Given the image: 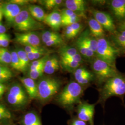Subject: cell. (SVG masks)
Masks as SVG:
<instances>
[{"mask_svg": "<svg viewBox=\"0 0 125 125\" xmlns=\"http://www.w3.org/2000/svg\"><path fill=\"white\" fill-rule=\"evenodd\" d=\"M20 80L21 82L28 97L31 99L37 98V83L35 80L29 77H20Z\"/></svg>", "mask_w": 125, "mask_h": 125, "instance_id": "2e32d148", "label": "cell"}, {"mask_svg": "<svg viewBox=\"0 0 125 125\" xmlns=\"http://www.w3.org/2000/svg\"><path fill=\"white\" fill-rule=\"evenodd\" d=\"M28 96L23 86L17 83L9 87L7 94V100L9 104L14 107H22L28 101Z\"/></svg>", "mask_w": 125, "mask_h": 125, "instance_id": "52a82bcc", "label": "cell"}, {"mask_svg": "<svg viewBox=\"0 0 125 125\" xmlns=\"http://www.w3.org/2000/svg\"><path fill=\"white\" fill-rule=\"evenodd\" d=\"M75 81L76 82L86 76H88L92 74L91 72L86 69L84 67H79L73 72Z\"/></svg>", "mask_w": 125, "mask_h": 125, "instance_id": "4dcf8cb0", "label": "cell"}, {"mask_svg": "<svg viewBox=\"0 0 125 125\" xmlns=\"http://www.w3.org/2000/svg\"><path fill=\"white\" fill-rule=\"evenodd\" d=\"M117 29L119 30H125V26L122 25H118L117 27Z\"/></svg>", "mask_w": 125, "mask_h": 125, "instance_id": "f6af8a7d", "label": "cell"}, {"mask_svg": "<svg viewBox=\"0 0 125 125\" xmlns=\"http://www.w3.org/2000/svg\"><path fill=\"white\" fill-rule=\"evenodd\" d=\"M64 5L67 9L76 13L80 17H86V1L83 0H66Z\"/></svg>", "mask_w": 125, "mask_h": 125, "instance_id": "4fadbf2b", "label": "cell"}, {"mask_svg": "<svg viewBox=\"0 0 125 125\" xmlns=\"http://www.w3.org/2000/svg\"><path fill=\"white\" fill-rule=\"evenodd\" d=\"M61 36V35L57 32L45 30L42 32L41 34V39L42 42L45 44L50 40H52Z\"/></svg>", "mask_w": 125, "mask_h": 125, "instance_id": "f1b7e54d", "label": "cell"}, {"mask_svg": "<svg viewBox=\"0 0 125 125\" xmlns=\"http://www.w3.org/2000/svg\"><path fill=\"white\" fill-rule=\"evenodd\" d=\"M13 25L16 30L22 32L34 31L44 27L43 25L31 16L27 9L21 11L15 19Z\"/></svg>", "mask_w": 125, "mask_h": 125, "instance_id": "8992f818", "label": "cell"}, {"mask_svg": "<svg viewBox=\"0 0 125 125\" xmlns=\"http://www.w3.org/2000/svg\"><path fill=\"white\" fill-rule=\"evenodd\" d=\"M80 62L73 59H60V65L65 71L73 72L76 69L80 67Z\"/></svg>", "mask_w": 125, "mask_h": 125, "instance_id": "d4e9b609", "label": "cell"}, {"mask_svg": "<svg viewBox=\"0 0 125 125\" xmlns=\"http://www.w3.org/2000/svg\"><path fill=\"white\" fill-rule=\"evenodd\" d=\"M83 87L75 81H72L65 85L57 96L58 104L67 112L72 114L77 106L81 102V98L84 93Z\"/></svg>", "mask_w": 125, "mask_h": 125, "instance_id": "6da1fadb", "label": "cell"}, {"mask_svg": "<svg viewBox=\"0 0 125 125\" xmlns=\"http://www.w3.org/2000/svg\"><path fill=\"white\" fill-rule=\"evenodd\" d=\"M58 52L60 59H73L81 63L83 61L82 56L75 47L64 45L59 48Z\"/></svg>", "mask_w": 125, "mask_h": 125, "instance_id": "5bb4252c", "label": "cell"}, {"mask_svg": "<svg viewBox=\"0 0 125 125\" xmlns=\"http://www.w3.org/2000/svg\"><path fill=\"white\" fill-rule=\"evenodd\" d=\"M97 41L96 57L116 68V60L121 56L119 51L113 45L110 40L105 37L98 39Z\"/></svg>", "mask_w": 125, "mask_h": 125, "instance_id": "277c9868", "label": "cell"}, {"mask_svg": "<svg viewBox=\"0 0 125 125\" xmlns=\"http://www.w3.org/2000/svg\"><path fill=\"white\" fill-rule=\"evenodd\" d=\"M49 56V54H48L39 59L32 61L29 65V71H34L44 68L45 62Z\"/></svg>", "mask_w": 125, "mask_h": 125, "instance_id": "83f0119b", "label": "cell"}, {"mask_svg": "<svg viewBox=\"0 0 125 125\" xmlns=\"http://www.w3.org/2000/svg\"><path fill=\"white\" fill-rule=\"evenodd\" d=\"M11 72L12 71L7 66L0 63V74L9 73Z\"/></svg>", "mask_w": 125, "mask_h": 125, "instance_id": "b9f144b4", "label": "cell"}, {"mask_svg": "<svg viewBox=\"0 0 125 125\" xmlns=\"http://www.w3.org/2000/svg\"><path fill=\"white\" fill-rule=\"evenodd\" d=\"M83 36L86 43L88 45L90 49L95 54L97 52L98 41L97 39L92 36L88 30H86L81 34Z\"/></svg>", "mask_w": 125, "mask_h": 125, "instance_id": "cb8c5ba5", "label": "cell"}, {"mask_svg": "<svg viewBox=\"0 0 125 125\" xmlns=\"http://www.w3.org/2000/svg\"><path fill=\"white\" fill-rule=\"evenodd\" d=\"M68 125H87L85 121H82L76 116L73 117L68 121Z\"/></svg>", "mask_w": 125, "mask_h": 125, "instance_id": "74e56055", "label": "cell"}, {"mask_svg": "<svg viewBox=\"0 0 125 125\" xmlns=\"http://www.w3.org/2000/svg\"><path fill=\"white\" fill-rule=\"evenodd\" d=\"M91 13L93 14L94 18L110 34L114 33L117 31V27L113 18L110 14L94 9L91 10Z\"/></svg>", "mask_w": 125, "mask_h": 125, "instance_id": "9c48e42d", "label": "cell"}, {"mask_svg": "<svg viewBox=\"0 0 125 125\" xmlns=\"http://www.w3.org/2000/svg\"><path fill=\"white\" fill-rule=\"evenodd\" d=\"M47 10L56 9L59 7L63 2L62 0H44L40 1Z\"/></svg>", "mask_w": 125, "mask_h": 125, "instance_id": "f546056e", "label": "cell"}, {"mask_svg": "<svg viewBox=\"0 0 125 125\" xmlns=\"http://www.w3.org/2000/svg\"><path fill=\"white\" fill-rule=\"evenodd\" d=\"M0 7L6 21L10 25L13 24L15 19L22 10L20 6L10 2H3Z\"/></svg>", "mask_w": 125, "mask_h": 125, "instance_id": "8fae6325", "label": "cell"}, {"mask_svg": "<svg viewBox=\"0 0 125 125\" xmlns=\"http://www.w3.org/2000/svg\"><path fill=\"white\" fill-rule=\"evenodd\" d=\"M0 47H1V42L0 40Z\"/></svg>", "mask_w": 125, "mask_h": 125, "instance_id": "c3c4849f", "label": "cell"}, {"mask_svg": "<svg viewBox=\"0 0 125 125\" xmlns=\"http://www.w3.org/2000/svg\"><path fill=\"white\" fill-rule=\"evenodd\" d=\"M80 21V17H72V18H67L64 19H62L61 24L62 26L67 27L76 23L79 22Z\"/></svg>", "mask_w": 125, "mask_h": 125, "instance_id": "e575fe53", "label": "cell"}, {"mask_svg": "<svg viewBox=\"0 0 125 125\" xmlns=\"http://www.w3.org/2000/svg\"><path fill=\"white\" fill-rule=\"evenodd\" d=\"M37 83V99L41 103H45L58 94L62 82L60 79L51 76H42Z\"/></svg>", "mask_w": 125, "mask_h": 125, "instance_id": "3957f363", "label": "cell"}, {"mask_svg": "<svg viewBox=\"0 0 125 125\" xmlns=\"http://www.w3.org/2000/svg\"><path fill=\"white\" fill-rule=\"evenodd\" d=\"M18 56L21 64V72H25L29 67V60L28 58L27 53L24 49L21 48H17L15 50Z\"/></svg>", "mask_w": 125, "mask_h": 125, "instance_id": "484cf974", "label": "cell"}, {"mask_svg": "<svg viewBox=\"0 0 125 125\" xmlns=\"http://www.w3.org/2000/svg\"><path fill=\"white\" fill-rule=\"evenodd\" d=\"M3 13H2V12L1 8H0V22L2 20V18H3Z\"/></svg>", "mask_w": 125, "mask_h": 125, "instance_id": "bcb514c9", "label": "cell"}, {"mask_svg": "<svg viewBox=\"0 0 125 125\" xmlns=\"http://www.w3.org/2000/svg\"><path fill=\"white\" fill-rule=\"evenodd\" d=\"M43 22L54 30H58L62 26V17L60 13L58 11H54L46 14Z\"/></svg>", "mask_w": 125, "mask_h": 125, "instance_id": "e0dca14e", "label": "cell"}, {"mask_svg": "<svg viewBox=\"0 0 125 125\" xmlns=\"http://www.w3.org/2000/svg\"><path fill=\"white\" fill-rule=\"evenodd\" d=\"M22 123L23 125H42L40 117L34 111L26 114L23 118Z\"/></svg>", "mask_w": 125, "mask_h": 125, "instance_id": "603a6c76", "label": "cell"}, {"mask_svg": "<svg viewBox=\"0 0 125 125\" xmlns=\"http://www.w3.org/2000/svg\"><path fill=\"white\" fill-rule=\"evenodd\" d=\"M60 59L55 55L49 56L45 62L44 71L47 75H51L58 71L60 67Z\"/></svg>", "mask_w": 125, "mask_h": 125, "instance_id": "d6986e66", "label": "cell"}, {"mask_svg": "<svg viewBox=\"0 0 125 125\" xmlns=\"http://www.w3.org/2000/svg\"><path fill=\"white\" fill-rule=\"evenodd\" d=\"M6 90H7V86L3 83H0V100L2 98Z\"/></svg>", "mask_w": 125, "mask_h": 125, "instance_id": "7bdbcfd3", "label": "cell"}, {"mask_svg": "<svg viewBox=\"0 0 125 125\" xmlns=\"http://www.w3.org/2000/svg\"><path fill=\"white\" fill-rule=\"evenodd\" d=\"M11 66L13 69L21 72V64L18 58V55L15 50L11 52Z\"/></svg>", "mask_w": 125, "mask_h": 125, "instance_id": "1f68e13d", "label": "cell"}, {"mask_svg": "<svg viewBox=\"0 0 125 125\" xmlns=\"http://www.w3.org/2000/svg\"><path fill=\"white\" fill-rule=\"evenodd\" d=\"M14 40L19 44L24 46H41V39L39 35L34 31L15 33Z\"/></svg>", "mask_w": 125, "mask_h": 125, "instance_id": "30bf717a", "label": "cell"}, {"mask_svg": "<svg viewBox=\"0 0 125 125\" xmlns=\"http://www.w3.org/2000/svg\"><path fill=\"white\" fill-rule=\"evenodd\" d=\"M108 7L118 24L125 20V0H112L108 2Z\"/></svg>", "mask_w": 125, "mask_h": 125, "instance_id": "7c38bea8", "label": "cell"}, {"mask_svg": "<svg viewBox=\"0 0 125 125\" xmlns=\"http://www.w3.org/2000/svg\"><path fill=\"white\" fill-rule=\"evenodd\" d=\"M44 68H43L34 71H29L28 73V77L34 80L40 79L43 76V74L44 73Z\"/></svg>", "mask_w": 125, "mask_h": 125, "instance_id": "836d02e7", "label": "cell"}, {"mask_svg": "<svg viewBox=\"0 0 125 125\" xmlns=\"http://www.w3.org/2000/svg\"><path fill=\"white\" fill-rule=\"evenodd\" d=\"M0 40L1 42V47L6 48L9 45L10 38L9 35L4 33L0 34Z\"/></svg>", "mask_w": 125, "mask_h": 125, "instance_id": "8d00e7d4", "label": "cell"}, {"mask_svg": "<svg viewBox=\"0 0 125 125\" xmlns=\"http://www.w3.org/2000/svg\"><path fill=\"white\" fill-rule=\"evenodd\" d=\"M6 31V28L2 23L0 22V34L5 33Z\"/></svg>", "mask_w": 125, "mask_h": 125, "instance_id": "ee69618b", "label": "cell"}, {"mask_svg": "<svg viewBox=\"0 0 125 125\" xmlns=\"http://www.w3.org/2000/svg\"><path fill=\"white\" fill-rule=\"evenodd\" d=\"M12 114L6 106L0 103V121L11 119Z\"/></svg>", "mask_w": 125, "mask_h": 125, "instance_id": "d6a6232c", "label": "cell"}, {"mask_svg": "<svg viewBox=\"0 0 125 125\" xmlns=\"http://www.w3.org/2000/svg\"><path fill=\"white\" fill-rule=\"evenodd\" d=\"M118 25H122V26H125V20L122 22L118 24Z\"/></svg>", "mask_w": 125, "mask_h": 125, "instance_id": "7dc6e473", "label": "cell"}, {"mask_svg": "<svg viewBox=\"0 0 125 125\" xmlns=\"http://www.w3.org/2000/svg\"><path fill=\"white\" fill-rule=\"evenodd\" d=\"M60 13L61 15L62 19L72 18V17H79L74 12H73L70 9H67L66 8L64 9H62L60 11Z\"/></svg>", "mask_w": 125, "mask_h": 125, "instance_id": "d590c367", "label": "cell"}, {"mask_svg": "<svg viewBox=\"0 0 125 125\" xmlns=\"http://www.w3.org/2000/svg\"><path fill=\"white\" fill-rule=\"evenodd\" d=\"M91 68L93 71L95 79L99 84L101 85L108 79L120 72L116 67H113L107 62L96 57L92 59Z\"/></svg>", "mask_w": 125, "mask_h": 125, "instance_id": "5b68a950", "label": "cell"}, {"mask_svg": "<svg viewBox=\"0 0 125 125\" xmlns=\"http://www.w3.org/2000/svg\"><path fill=\"white\" fill-rule=\"evenodd\" d=\"M9 2L17 5L21 7L22 6H26L29 3L30 1L28 0H9Z\"/></svg>", "mask_w": 125, "mask_h": 125, "instance_id": "ab89813d", "label": "cell"}, {"mask_svg": "<svg viewBox=\"0 0 125 125\" xmlns=\"http://www.w3.org/2000/svg\"><path fill=\"white\" fill-rule=\"evenodd\" d=\"M96 104H90L81 101L76 107V117L89 125H94V115Z\"/></svg>", "mask_w": 125, "mask_h": 125, "instance_id": "ba28073f", "label": "cell"}, {"mask_svg": "<svg viewBox=\"0 0 125 125\" xmlns=\"http://www.w3.org/2000/svg\"><path fill=\"white\" fill-rule=\"evenodd\" d=\"M27 10L31 16L39 22L44 21L46 14L41 7L37 5H29Z\"/></svg>", "mask_w": 125, "mask_h": 125, "instance_id": "44dd1931", "label": "cell"}, {"mask_svg": "<svg viewBox=\"0 0 125 125\" xmlns=\"http://www.w3.org/2000/svg\"><path fill=\"white\" fill-rule=\"evenodd\" d=\"M99 97L96 103L101 104L103 108L107 99L113 96L118 97L123 101L125 95V75L119 72L108 79L99 89Z\"/></svg>", "mask_w": 125, "mask_h": 125, "instance_id": "7a4b0ae2", "label": "cell"}, {"mask_svg": "<svg viewBox=\"0 0 125 125\" xmlns=\"http://www.w3.org/2000/svg\"><path fill=\"white\" fill-rule=\"evenodd\" d=\"M88 25L91 35L98 39L105 37L104 29L101 25L94 18H90L88 20Z\"/></svg>", "mask_w": 125, "mask_h": 125, "instance_id": "ffe728a7", "label": "cell"}, {"mask_svg": "<svg viewBox=\"0 0 125 125\" xmlns=\"http://www.w3.org/2000/svg\"><path fill=\"white\" fill-rule=\"evenodd\" d=\"M82 28L83 25L79 22L76 23L66 27L64 31V37L68 40L75 38L79 33Z\"/></svg>", "mask_w": 125, "mask_h": 125, "instance_id": "7402d4cb", "label": "cell"}, {"mask_svg": "<svg viewBox=\"0 0 125 125\" xmlns=\"http://www.w3.org/2000/svg\"><path fill=\"white\" fill-rule=\"evenodd\" d=\"M40 46L36 47L33 46H26L24 47V50L27 54L29 53L36 51V50H37L40 48Z\"/></svg>", "mask_w": 125, "mask_h": 125, "instance_id": "60d3db41", "label": "cell"}, {"mask_svg": "<svg viewBox=\"0 0 125 125\" xmlns=\"http://www.w3.org/2000/svg\"><path fill=\"white\" fill-rule=\"evenodd\" d=\"M110 35L111 41L119 51L121 55H125V30L117 29L114 33Z\"/></svg>", "mask_w": 125, "mask_h": 125, "instance_id": "9a60e30c", "label": "cell"}, {"mask_svg": "<svg viewBox=\"0 0 125 125\" xmlns=\"http://www.w3.org/2000/svg\"><path fill=\"white\" fill-rule=\"evenodd\" d=\"M11 53L6 48L0 47V63L6 65L11 62Z\"/></svg>", "mask_w": 125, "mask_h": 125, "instance_id": "4316f807", "label": "cell"}, {"mask_svg": "<svg viewBox=\"0 0 125 125\" xmlns=\"http://www.w3.org/2000/svg\"><path fill=\"white\" fill-rule=\"evenodd\" d=\"M2 1H2V0H0V4H1V3L3 2Z\"/></svg>", "mask_w": 125, "mask_h": 125, "instance_id": "681fc988", "label": "cell"}, {"mask_svg": "<svg viewBox=\"0 0 125 125\" xmlns=\"http://www.w3.org/2000/svg\"><path fill=\"white\" fill-rule=\"evenodd\" d=\"M13 76L12 72L0 74V83H3L10 80Z\"/></svg>", "mask_w": 125, "mask_h": 125, "instance_id": "f35d334b", "label": "cell"}, {"mask_svg": "<svg viewBox=\"0 0 125 125\" xmlns=\"http://www.w3.org/2000/svg\"><path fill=\"white\" fill-rule=\"evenodd\" d=\"M76 48L78 51L79 53L81 56H83L87 59H92L95 56L94 52L90 49L84 40L83 36L81 35L76 41Z\"/></svg>", "mask_w": 125, "mask_h": 125, "instance_id": "ac0fdd59", "label": "cell"}]
</instances>
